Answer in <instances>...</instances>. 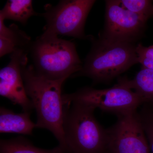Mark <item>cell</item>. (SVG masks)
<instances>
[{
  "instance_id": "obj_1",
  "label": "cell",
  "mask_w": 153,
  "mask_h": 153,
  "mask_svg": "<svg viewBox=\"0 0 153 153\" xmlns=\"http://www.w3.org/2000/svg\"><path fill=\"white\" fill-rule=\"evenodd\" d=\"M22 75L26 93L36 110V128L52 132L62 150L64 146L62 88L67 79H47L38 74L33 65L24 66Z\"/></svg>"
},
{
  "instance_id": "obj_2",
  "label": "cell",
  "mask_w": 153,
  "mask_h": 153,
  "mask_svg": "<svg viewBox=\"0 0 153 153\" xmlns=\"http://www.w3.org/2000/svg\"><path fill=\"white\" fill-rule=\"evenodd\" d=\"M63 104V153H105L106 129L96 119V109L79 102Z\"/></svg>"
},
{
  "instance_id": "obj_3",
  "label": "cell",
  "mask_w": 153,
  "mask_h": 153,
  "mask_svg": "<svg viewBox=\"0 0 153 153\" xmlns=\"http://www.w3.org/2000/svg\"><path fill=\"white\" fill-rule=\"evenodd\" d=\"M82 68L71 77L86 76L94 83L108 82L138 63L135 44L91 38Z\"/></svg>"
},
{
  "instance_id": "obj_4",
  "label": "cell",
  "mask_w": 153,
  "mask_h": 153,
  "mask_svg": "<svg viewBox=\"0 0 153 153\" xmlns=\"http://www.w3.org/2000/svg\"><path fill=\"white\" fill-rule=\"evenodd\" d=\"M29 52L35 70L47 79H67L82 68L75 44L58 36L43 33L32 42Z\"/></svg>"
},
{
  "instance_id": "obj_5",
  "label": "cell",
  "mask_w": 153,
  "mask_h": 153,
  "mask_svg": "<svg viewBox=\"0 0 153 153\" xmlns=\"http://www.w3.org/2000/svg\"><path fill=\"white\" fill-rule=\"evenodd\" d=\"M128 79L120 78L117 84L106 89L85 87L74 93L63 94V102H79L117 116L137 111L145 101L130 86Z\"/></svg>"
},
{
  "instance_id": "obj_6",
  "label": "cell",
  "mask_w": 153,
  "mask_h": 153,
  "mask_svg": "<svg viewBox=\"0 0 153 153\" xmlns=\"http://www.w3.org/2000/svg\"><path fill=\"white\" fill-rule=\"evenodd\" d=\"M96 1L62 0L57 5L47 4L41 14L46 21L44 33L70 36L80 39H91L85 35L84 27L88 13Z\"/></svg>"
},
{
  "instance_id": "obj_7",
  "label": "cell",
  "mask_w": 153,
  "mask_h": 153,
  "mask_svg": "<svg viewBox=\"0 0 153 153\" xmlns=\"http://www.w3.org/2000/svg\"><path fill=\"white\" fill-rule=\"evenodd\" d=\"M117 117L115 123L106 129L105 153H150L137 111Z\"/></svg>"
},
{
  "instance_id": "obj_8",
  "label": "cell",
  "mask_w": 153,
  "mask_h": 153,
  "mask_svg": "<svg viewBox=\"0 0 153 153\" xmlns=\"http://www.w3.org/2000/svg\"><path fill=\"white\" fill-rule=\"evenodd\" d=\"M105 3V23L100 38L135 44L143 35L148 20L125 8L120 1Z\"/></svg>"
},
{
  "instance_id": "obj_9",
  "label": "cell",
  "mask_w": 153,
  "mask_h": 153,
  "mask_svg": "<svg viewBox=\"0 0 153 153\" xmlns=\"http://www.w3.org/2000/svg\"><path fill=\"white\" fill-rule=\"evenodd\" d=\"M28 53L24 49H17L10 56L8 65L0 70V95L18 105L24 112H31L34 107L28 97L22 75V69L27 65Z\"/></svg>"
},
{
  "instance_id": "obj_10",
  "label": "cell",
  "mask_w": 153,
  "mask_h": 153,
  "mask_svg": "<svg viewBox=\"0 0 153 153\" xmlns=\"http://www.w3.org/2000/svg\"><path fill=\"white\" fill-rule=\"evenodd\" d=\"M4 21L0 16V57L11 54L19 49H24L29 52L32 43L30 36L20 30L16 24L7 27Z\"/></svg>"
},
{
  "instance_id": "obj_11",
  "label": "cell",
  "mask_w": 153,
  "mask_h": 153,
  "mask_svg": "<svg viewBox=\"0 0 153 153\" xmlns=\"http://www.w3.org/2000/svg\"><path fill=\"white\" fill-rule=\"evenodd\" d=\"M31 112L17 114L4 107L0 108V133H16L21 134H33L36 124L30 119Z\"/></svg>"
},
{
  "instance_id": "obj_12",
  "label": "cell",
  "mask_w": 153,
  "mask_h": 153,
  "mask_svg": "<svg viewBox=\"0 0 153 153\" xmlns=\"http://www.w3.org/2000/svg\"><path fill=\"white\" fill-rule=\"evenodd\" d=\"M33 3L31 0L7 1L0 11V16L5 20H13L26 25L31 17L38 15L33 9Z\"/></svg>"
},
{
  "instance_id": "obj_13",
  "label": "cell",
  "mask_w": 153,
  "mask_h": 153,
  "mask_svg": "<svg viewBox=\"0 0 153 153\" xmlns=\"http://www.w3.org/2000/svg\"><path fill=\"white\" fill-rule=\"evenodd\" d=\"M0 153H63L59 146L51 149L36 147L24 137L0 140Z\"/></svg>"
},
{
  "instance_id": "obj_14",
  "label": "cell",
  "mask_w": 153,
  "mask_h": 153,
  "mask_svg": "<svg viewBox=\"0 0 153 153\" xmlns=\"http://www.w3.org/2000/svg\"><path fill=\"white\" fill-rule=\"evenodd\" d=\"M128 82L145 103L153 105V70L142 67L133 79H128Z\"/></svg>"
},
{
  "instance_id": "obj_15",
  "label": "cell",
  "mask_w": 153,
  "mask_h": 153,
  "mask_svg": "<svg viewBox=\"0 0 153 153\" xmlns=\"http://www.w3.org/2000/svg\"><path fill=\"white\" fill-rule=\"evenodd\" d=\"M122 6L148 20L153 17V1L150 0H120Z\"/></svg>"
},
{
  "instance_id": "obj_16",
  "label": "cell",
  "mask_w": 153,
  "mask_h": 153,
  "mask_svg": "<svg viewBox=\"0 0 153 153\" xmlns=\"http://www.w3.org/2000/svg\"><path fill=\"white\" fill-rule=\"evenodd\" d=\"M138 114L149 143L150 153H153V111L144 107Z\"/></svg>"
},
{
  "instance_id": "obj_17",
  "label": "cell",
  "mask_w": 153,
  "mask_h": 153,
  "mask_svg": "<svg viewBox=\"0 0 153 153\" xmlns=\"http://www.w3.org/2000/svg\"><path fill=\"white\" fill-rule=\"evenodd\" d=\"M138 63L143 68L153 70V45L145 47L141 44L136 46Z\"/></svg>"
},
{
  "instance_id": "obj_18",
  "label": "cell",
  "mask_w": 153,
  "mask_h": 153,
  "mask_svg": "<svg viewBox=\"0 0 153 153\" xmlns=\"http://www.w3.org/2000/svg\"></svg>"
}]
</instances>
